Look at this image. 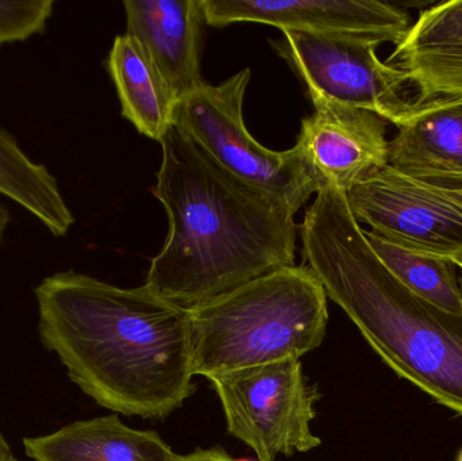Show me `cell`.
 Masks as SVG:
<instances>
[{
  "label": "cell",
  "instance_id": "cell-17",
  "mask_svg": "<svg viewBox=\"0 0 462 461\" xmlns=\"http://www.w3.org/2000/svg\"><path fill=\"white\" fill-rule=\"evenodd\" d=\"M365 235L374 254L404 286L442 310L462 314V289L450 263L411 254L366 230Z\"/></svg>",
  "mask_w": 462,
  "mask_h": 461
},
{
  "label": "cell",
  "instance_id": "cell-9",
  "mask_svg": "<svg viewBox=\"0 0 462 461\" xmlns=\"http://www.w3.org/2000/svg\"><path fill=\"white\" fill-rule=\"evenodd\" d=\"M200 5L206 23L214 27L252 22L379 45L401 42L411 24L406 11L377 0H200Z\"/></svg>",
  "mask_w": 462,
  "mask_h": 461
},
{
  "label": "cell",
  "instance_id": "cell-22",
  "mask_svg": "<svg viewBox=\"0 0 462 461\" xmlns=\"http://www.w3.org/2000/svg\"><path fill=\"white\" fill-rule=\"evenodd\" d=\"M445 262L450 263L453 267L457 268L458 272H460L461 276V283H462V252H458V254H452V256L444 257Z\"/></svg>",
  "mask_w": 462,
  "mask_h": 461
},
{
  "label": "cell",
  "instance_id": "cell-11",
  "mask_svg": "<svg viewBox=\"0 0 462 461\" xmlns=\"http://www.w3.org/2000/svg\"><path fill=\"white\" fill-rule=\"evenodd\" d=\"M387 62L406 73L415 105H462V0L420 11Z\"/></svg>",
  "mask_w": 462,
  "mask_h": 461
},
{
  "label": "cell",
  "instance_id": "cell-10",
  "mask_svg": "<svg viewBox=\"0 0 462 461\" xmlns=\"http://www.w3.org/2000/svg\"><path fill=\"white\" fill-rule=\"evenodd\" d=\"M314 114L301 121L295 148L320 186L347 192L388 164V122L355 106L310 94Z\"/></svg>",
  "mask_w": 462,
  "mask_h": 461
},
{
  "label": "cell",
  "instance_id": "cell-14",
  "mask_svg": "<svg viewBox=\"0 0 462 461\" xmlns=\"http://www.w3.org/2000/svg\"><path fill=\"white\" fill-rule=\"evenodd\" d=\"M23 448L32 461H176L179 456L159 433L133 429L116 414L23 438Z\"/></svg>",
  "mask_w": 462,
  "mask_h": 461
},
{
  "label": "cell",
  "instance_id": "cell-6",
  "mask_svg": "<svg viewBox=\"0 0 462 461\" xmlns=\"http://www.w3.org/2000/svg\"><path fill=\"white\" fill-rule=\"evenodd\" d=\"M208 381L230 435L253 449L258 461L306 454L322 444L311 432L319 392L304 378L300 360L242 368Z\"/></svg>",
  "mask_w": 462,
  "mask_h": 461
},
{
  "label": "cell",
  "instance_id": "cell-1",
  "mask_svg": "<svg viewBox=\"0 0 462 461\" xmlns=\"http://www.w3.org/2000/svg\"><path fill=\"white\" fill-rule=\"evenodd\" d=\"M34 295L41 343L97 405L165 420L194 394L187 309L145 284L121 289L76 271L48 276Z\"/></svg>",
  "mask_w": 462,
  "mask_h": 461
},
{
  "label": "cell",
  "instance_id": "cell-19",
  "mask_svg": "<svg viewBox=\"0 0 462 461\" xmlns=\"http://www.w3.org/2000/svg\"><path fill=\"white\" fill-rule=\"evenodd\" d=\"M176 461H246L234 459L224 448L214 447L210 449H197L189 455H179Z\"/></svg>",
  "mask_w": 462,
  "mask_h": 461
},
{
  "label": "cell",
  "instance_id": "cell-2",
  "mask_svg": "<svg viewBox=\"0 0 462 461\" xmlns=\"http://www.w3.org/2000/svg\"><path fill=\"white\" fill-rule=\"evenodd\" d=\"M153 194L170 233L145 286L180 308H197L254 279L295 265V214L222 168L172 126L159 141Z\"/></svg>",
  "mask_w": 462,
  "mask_h": 461
},
{
  "label": "cell",
  "instance_id": "cell-21",
  "mask_svg": "<svg viewBox=\"0 0 462 461\" xmlns=\"http://www.w3.org/2000/svg\"><path fill=\"white\" fill-rule=\"evenodd\" d=\"M0 461H19L2 432H0Z\"/></svg>",
  "mask_w": 462,
  "mask_h": 461
},
{
  "label": "cell",
  "instance_id": "cell-4",
  "mask_svg": "<svg viewBox=\"0 0 462 461\" xmlns=\"http://www.w3.org/2000/svg\"><path fill=\"white\" fill-rule=\"evenodd\" d=\"M192 371L211 376L300 359L322 344L328 295L309 265L254 279L189 309Z\"/></svg>",
  "mask_w": 462,
  "mask_h": 461
},
{
  "label": "cell",
  "instance_id": "cell-20",
  "mask_svg": "<svg viewBox=\"0 0 462 461\" xmlns=\"http://www.w3.org/2000/svg\"><path fill=\"white\" fill-rule=\"evenodd\" d=\"M444 187V191L447 192L448 197L450 199L455 200L456 203L462 206V181L461 183L456 184H445L441 183Z\"/></svg>",
  "mask_w": 462,
  "mask_h": 461
},
{
  "label": "cell",
  "instance_id": "cell-12",
  "mask_svg": "<svg viewBox=\"0 0 462 461\" xmlns=\"http://www.w3.org/2000/svg\"><path fill=\"white\" fill-rule=\"evenodd\" d=\"M127 34L138 41L178 100L197 91L200 75V0H125Z\"/></svg>",
  "mask_w": 462,
  "mask_h": 461
},
{
  "label": "cell",
  "instance_id": "cell-7",
  "mask_svg": "<svg viewBox=\"0 0 462 461\" xmlns=\"http://www.w3.org/2000/svg\"><path fill=\"white\" fill-rule=\"evenodd\" d=\"M309 94L355 106L401 124L412 110L406 73L377 54L379 43L345 35L285 30L274 43Z\"/></svg>",
  "mask_w": 462,
  "mask_h": 461
},
{
  "label": "cell",
  "instance_id": "cell-3",
  "mask_svg": "<svg viewBox=\"0 0 462 461\" xmlns=\"http://www.w3.org/2000/svg\"><path fill=\"white\" fill-rule=\"evenodd\" d=\"M299 227L328 298L399 376L462 416V314L418 297L385 267L342 189H320Z\"/></svg>",
  "mask_w": 462,
  "mask_h": 461
},
{
  "label": "cell",
  "instance_id": "cell-5",
  "mask_svg": "<svg viewBox=\"0 0 462 461\" xmlns=\"http://www.w3.org/2000/svg\"><path fill=\"white\" fill-rule=\"evenodd\" d=\"M249 81L250 69H242L219 86L202 84L179 100L173 126L239 180L296 214L322 186L295 146L271 151L247 132L244 97Z\"/></svg>",
  "mask_w": 462,
  "mask_h": 461
},
{
  "label": "cell",
  "instance_id": "cell-8",
  "mask_svg": "<svg viewBox=\"0 0 462 461\" xmlns=\"http://www.w3.org/2000/svg\"><path fill=\"white\" fill-rule=\"evenodd\" d=\"M346 199L358 224L411 254L444 259L462 252V206L441 183L385 165L356 183Z\"/></svg>",
  "mask_w": 462,
  "mask_h": 461
},
{
  "label": "cell",
  "instance_id": "cell-13",
  "mask_svg": "<svg viewBox=\"0 0 462 461\" xmlns=\"http://www.w3.org/2000/svg\"><path fill=\"white\" fill-rule=\"evenodd\" d=\"M388 143V164L420 180L462 181V105H412Z\"/></svg>",
  "mask_w": 462,
  "mask_h": 461
},
{
  "label": "cell",
  "instance_id": "cell-15",
  "mask_svg": "<svg viewBox=\"0 0 462 461\" xmlns=\"http://www.w3.org/2000/svg\"><path fill=\"white\" fill-rule=\"evenodd\" d=\"M107 69L121 102L122 116L141 134L160 141L175 121L178 97L145 49L132 35H118Z\"/></svg>",
  "mask_w": 462,
  "mask_h": 461
},
{
  "label": "cell",
  "instance_id": "cell-18",
  "mask_svg": "<svg viewBox=\"0 0 462 461\" xmlns=\"http://www.w3.org/2000/svg\"><path fill=\"white\" fill-rule=\"evenodd\" d=\"M53 0H0V46L43 34L53 15Z\"/></svg>",
  "mask_w": 462,
  "mask_h": 461
},
{
  "label": "cell",
  "instance_id": "cell-23",
  "mask_svg": "<svg viewBox=\"0 0 462 461\" xmlns=\"http://www.w3.org/2000/svg\"><path fill=\"white\" fill-rule=\"evenodd\" d=\"M458 461H462V452H461V455H460V459H458Z\"/></svg>",
  "mask_w": 462,
  "mask_h": 461
},
{
  "label": "cell",
  "instance_id": "cell-16",
  "mask_svg": "<svg viewBox=\"0 0 462 461\" xmlns=\"http://www.w3.org/2000/svg\"><path fill=\"white\" fill-rule=\"evenodd\" d=\"M0 195L32 214L53 237L62 238L75 217L59 181L46 165L34 161L18 140L0 127Z\"/></svg>",
  "mask_w": 462,
  "mask_h": 461
}]
</instances>
